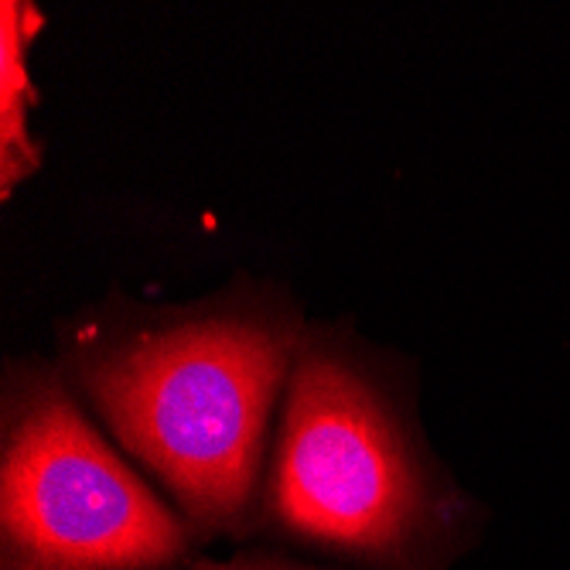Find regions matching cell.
I'll list each match as a JSON object with an SVG mask.
<instances>
[{"label":"cell","instance_id":"4","mask_svg":"<svg viewBox=\"0 0 570 570\" xmlns=\"http://www.w3.org/2000/svg\"><path fill=\"white\" fill-rule=\"evenodd\" d=\"M45 28V14L31 0L0 4V198H11L31 181L45 161L41 144L31 134V110L38 86L31 79V45Z\"/></svg>","mask_w":570,"mask_h":570},{"label":"cell","instance_id":"2","mask_svg":"<svg viewBox=\"0 0 570 570\" xmlns=\"http://www.w3.org/2000/svg\"><path fill=\"white\" fill-rule=\"evenodd\" d=\"M261 509L291 540L380 570H444L472 520L424 438L410 370L318 322L294 355Z\"/></svg>","mask_w":570,"mask_h":570},{"label":"cell","instance_id":"3","mask_svg":"<svg viewBox=\"0 0 570 570\" xmlns=\"http://www.w3.org/2000/svg\"><path fill=\"white\" fill-rule=\"evenodd\" d=\"M195 530L114 444L59 366L8 362L0 386L4 570H168Z\"/></svg>","mask_w":570,"mask_h":570},{"label":"cell","instance_id":"1","mask_svg":"<svg viewBox=\"0 0 570 570\" xmlns=\"http://www.w3.org/2000/svg\"><path fill=\"white\" fill-rule=\"evenodd\" d=\"M304 328L297 301L264 281L188 304L120 297L66 328L59 370L195 533H243Z\"/></svg>","mask_w":570,"mask_h":570},{"label":"cell","instance_id":"5","mask_svg":"<svg viewBox=\"0 0 570 570\" xmlns=\"http://www.w3.org/2000/svg\"><path fill=\"white\" fill-rule=\"evenodd\" d=\"M188 570H311V567L287 563V560H271V557H261V553H246V557H236V560H198Z\"/></svg>","mask_w":570,"mask_h":570}]
</instances>
